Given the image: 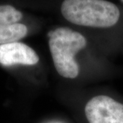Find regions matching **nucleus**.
Wrapping results in <instances>:
<instances>
[{
	"instance_id": "obj_1",
	"label": "nucleus",
	"mask_w": 123,
	"mask_h": 123,
	"mask_svg": "<svg viewBox=\"0 0 123 123\" xmlns=\"http://www.w3.org/2000/svg\"><path fill=\"white\" fill-rule=\"evenodd\" d=\"M61 12L73 24L95 28L113 26L120 18L117 6L106 0H64Z\"/></svg>"
},
{
	"instance_id": "obj_2",
	"label": "nucleus",
	"mask_w": 123,
	"mask_h": 123,
	"mask_svg": "<svg viewBox=\"0 0 123 123\" xmlns=\"http://www.w3.org/2000/svg\"><path fill=\"white\" fill-rule=\"evenodd\" d=\"M49 47L58 73L68 79L79 74V66L74 56L86 45V39L80 33L69 28H57L50 31Z\"/></svg>"
},
{
	"instance_id": "obj_3",
	"label": "nucleus",
	"mask_w": 123,
	"mask_h": 123,
	"mask_svg": "<svg viewBox=\"0 0 123 123\" xmlns=\"http://www.w3.org/2000/svg\"><path fill=\"white\" fill-rule=\"evenodd\" d=\"M85 114L90 123H123V104L106 95L95 96L86 103Z\"/></svg>"
},
{
	"instance_id": "obj_4",
	"label": "nucleus",
	"mask_w": 123,
	"mask_h": 123,
	"mask_svg": "<svg viewBox=\"0 0 123 123\" xmlns=\"http://www.w3.org/2000/svg\"><path fill=\"white\" fill-rule=\"evenodd\" d=\"M39 57L33 49L22 42H14L0 45V64L3 66L14 64L34 65Z\"/></svg>"
},
{
	"instance_id": "obj_5",
	"label": "nucleus",
	"mask_w": 123,
	"mask_h": 123,
	"mask_svg": "<svg viewBox=\"0 0 123 123\" xmlns=\"http://www.w3.org/2000/svg\"><path fill=\"white\" fill-rule=\"evenodd\" d=\"M27 34V27L22 23H14L0 29V45L18 42Z\"/></svg>"
},
{
	"instance_id": "obj_6",
	"label": "nucleus",
	"mask_w": 123,
	"mask_h": 123,
	"mask_svg": "<svg viewBox=\"0 0 123 123\" xmlns=\"http://www.w3.org/2000/svg\"><path fill=\"white\" fill-rule=\"evenodd\" d=\"M22 14L10 5L0 6V29L14 23L22 19Z\"/></svg>"
},
{
	"instance_id": "obj_7",
	"label": "nucleus",
	"mask_w": 123,
	"mask_h": 123,
	"mask_svg": "<svg viewBox=\"0 0 123 123\" xmlns=\"http://www.w3.org/2000/svg\"><path fill=\"white\" fill-rule=\"evenodd\" d=\"M122 2H123V0H122Z\"/></svg>"
}]
</instances>
